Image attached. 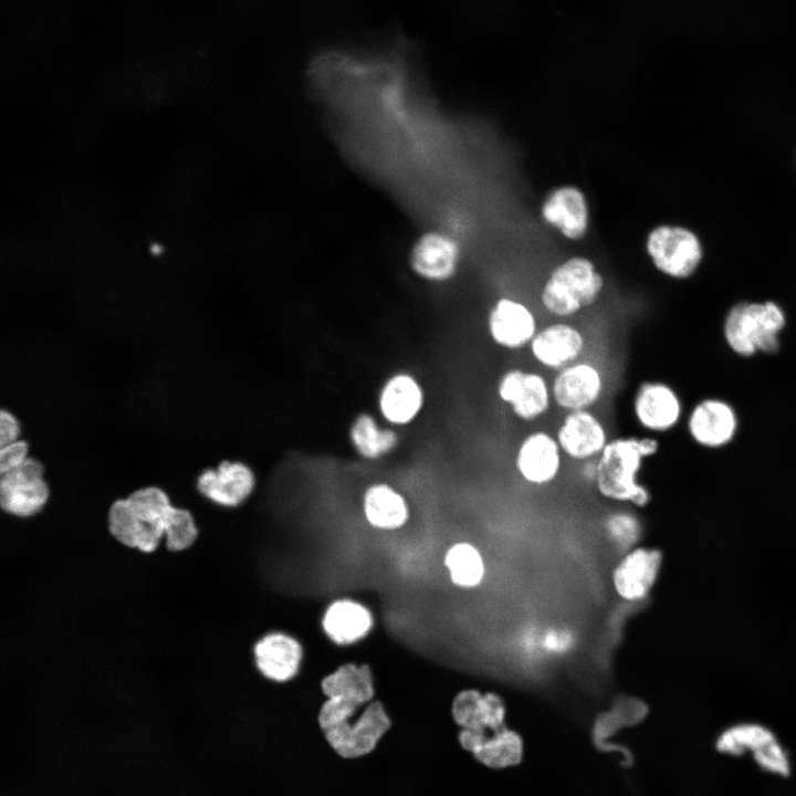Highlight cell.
<instances>
[{
	"mask_svg": "<svg viewBox=\"0 0 796 796\" xmlns=\"http://www.w3.org/2000/svg\"><path fill=\"white\" fill-rule=\"evenodd\" d=\"M172 509L170 496L161 488H137L111 503L107 509L108 531L122 545L153 553L165 540Z\"/></svg>",
	"mask_w": 796,
	"mask_h": 796,
	"instance_id": "obj_1",
	"label": "cell"
},
{
	"mask_svg": "<svg viewBox=\"0 0 796 796\" xmlns=\"http://www.w3.org/2000/svg\"><path fill=\"white\" fill-rule=\"evenodd\" d=\"M659 450L652 437L625 436L608 441L594 461V480L599 494L616 502L646 506L651 494L639 482V473L646 459Z\"/></svg>",
	"mask_w": 796,
	"mask_h": 796,
	"instance_id": "obj_2",
	"label": "cell"
},
{
	"mask_svg": "<svg viewBox=\"0 0 796 796\" xmlns=\"http://www.w3.org/2000/svg\"><path fill=\"white\" fill-rule=\"evenodd\" d=\"M604 284L590 259L572 256L551 272L541 291V304L549 315L569 318L593 305Z\"/></svg>",
	"mask_w": 796,
	"mask_h": 796,
	"instance_id": "obj_3",
	"label": "cell"
},
{
	"mask_svg": "<svg viewBox=\"0 0 796 796\" xmlns=\"http://www.w3.org/2000/svg\"><path fill=\"white\" fill-rule=\"evenodd\" d=\"M785 326L782 308L773 302L740 303L726 315L724 336L733 352L751 356L756 352L773 353Z\"/></svg>",
	"mask_w": 796,
	"mask_h": 796,
	"instance_id": "obj_4",
	"label": "cell"
},
{
	"mask_svg": "<svg viewBox=\"0 0 796 796\" xmlns=\"http://www.w3.org/2000/svg\"><path fill=\"white\" fill-rule=\"evenodd\" d=\"M51 499L43 464L28 458L20 467L0 478V506L11 516L30 519L40 514Z\"/></svg>",
	"mask_w": 796,
	"mask_h": 796,
	"instance_id": "obj_5",
	"label": "cell"
},
{
	"mask_svg": "<svg viewBox=\"0 0 796 796\" xmlns=\"http://www.w3.org/2000/svg\"><path fill=\"white\" fill-rule=\"evenodd\" d=\"M496 395L524 422L541 419L553 404L551 384L544 375L522 368H511L500 377Z\"/></svg>",
	"mask_w": 796,
	"mask_h": 796,
	"instance_id": "obj_6",
	"label": "cell"
},
{
	"mask_svg": "<svg viewBox=\"0 0 796 796\" xmlns=\"http://www.w3.org/2000/svg\"><path fill=\"white\" fill-rule=\"evenodd\" d=\"M390 719L380 701L369 703L360 716L323 731L332 750L342 758L355 760L370 754L390 727Z\"/></svg>",
	"mask_w": 796,
	"mask_h": 796,
	"instance_id": "obj_7",
	"label": "cell"
},
{
	"mask_svg": "<svg viewBox=\"0 0 796 796\" xmlns=\"http://www.w3.org/2000/svg\"><path fill=\"white\" fill-rule=\"evenodd\" d=\"M646 250L659 271L678 279L689 276L701 258L696 237L675 226L652 229L646 239Z\"/></svg>",
	"mask_w": 796,
	"mask_h": 796,
	"instance_id": "obj_8",
	"label": "cell"
},
{
	"mask_svg": "<svg viewBox=\"0 0 796 796\" xmlns=\"http://www.w3.org/2000/svg\"><path fill=\"white\" fill-rule=\"evenodd\" d=\"M551 389L553 404L561 410H588L601 399L605 379L593 362L579 359L556 371Z\"/></svg>",
	"mask_w": 796,
	"mask_h": 796,
	"instance_id": "obj_9",
	"label": "cell"
},
{
	"mask_svg": "<svg viewBox=\"0 0 796 796\" xmlns=\"http://www.w3.org/2000/svg\"><path fill=\"white\" fill-rule=\"evenodd\" d=\"M486 329L496 346L520 350L531 344L540 328L532 308L519 300L503 296L490 308Z\"/></svg>",
	"mask_w": 796,
	"mask_h": 796,
	"instance_id": "obj_10",
	"label": "cell"
},
{
	"mask_svg": "<svg viewBox=\"0 0 796 796\" xmlns=\"http://www.w3.org/2000/svg\"><path fill=\"white\" fill-rule=\"evenodd\" d=\"M555 437L563 454L584 463L595 460L609 441L605 423L590 409L566 412Z\"/></svg>",
	"mask_w": 796,
	"mask_h": 796,
	"instance_id": "obj_11",
	"label": "cell"
},
{
	"mask_svg": "<svg viewBox=\"0 0 796 796\" xmlns=\"http://www.w3.org/2000/svg\"><path fill=\"white\" fill-rule=\"evenodd\" d=\"M563 452L555 436L545 430H535L520 442L514 467L528 484L546 485L559 475Z\"/></svg>",
	"mask_w": 796,
	"mask_h": 796,
	"instance_id": "obj_12",
	"label": "cell"
},
{
	"mask_svg": "<svg viewBox=\"0 0 796 796\" xmlns=\"http://www.w3.org/2000/svg\"><path fill=\"white\" fill-rule=\"evenodd\" d=\"M255 475L240 461H221L217 468L203 470L197 478L198 493L222 507H237L253 492Z\"/></svg>",
	"mask_w": 796,
	"mask_h": 796,
	"instance_id": "obj_13",
	"label": "cell"
},
{
	"mask_svg": "<svg viewBox=\"0 0 796 796\" xmlns=\"http://www.w3.org/2000/svg\"><path fill=\"white\" fill-rule=\"evenodd\" d=\"M528 348L540 366L558 371L580 359L586 337L574 324L554 322L537 331Z\"/></svg>",
	"mask_w": 796,
	"mask_h": 796,
	"instance_id": "obj_14",
	"label": "cell"
},
{
	"mask_svg": "<svg viewBox=\"0 0 796 796\" xmlns=\"http://www.w3.org/2000/svg\"><path fill=\"white\" fill-rule=\"evenodd\" d=\"M633 416L641 428L662 433L675 427L682 416L677 391L662 381H643L632 400Z\"/></svg>",
	"mask_w": 796,
	"mask_h": 796,
	"instance_id": "obj_15",
	"label": "cell"
},
{
	"mask_svg": "<svg viewBox=\"0 0 796 796\" xmlns=\"http://www.w3.org/2000/svg\"><path fill=\"white\" fill-rule=\"evenodd\" d=\"M542 219L566 239H583L589 226V207L584 191L574 185L553 189L541 207Z\"/></svg>",
	"mask_w": 796,
	"mask_h": 796,
	"instance_id": "obj_16",
	"label": "cell"
},
{
	"mask_svg": "<svg viewBox=\"0 0 796 796\" xmlns=\"http://www.w3.org/2000/svg\"><path fill=\"white\" fill-rule=\"evenodd\" d=\"M662 565V554L656 548L638 547L630 551L614 570L616 591L624 599L637 601L652 589Z\"/></svg>",
	"mask_w": 796,
	"mask_h": 796,
	"instance_id": "obj_17",
	"label": "cell"
},
{
	"mask_svg": "<svg viewBox=\"0 0 796 796\" xmlns=\"http://www.w3.org/2000/svg\"><path fill=\"white\" fill-rule=\"evenodd\" d=\"M688 429L699 444L719 448L733 439L737 429L736 413L723 400L705 399L692 409Z\"/></svg>",
	"mask_w": 796,
	"mask_h": 796,
	"instance_id": "obj_18",
	"label": "cell"
},
{
	"mask_svg": "<svg viewBox=\"0 0 796 796\" xmlns=\"http://www.w3.org/2000/svg\"><path fill=\"white\" fill-rule=\"evenodd\" d=\"M253 652L259 671L277 682L287 681L297 673L303 656L298 641L282 632L262 637L256 641Z\"/></svg>",
	"mask_w": 796,
	"mask_h": 796,
	"instance_id": "obj_19",
	"label": "cell"
},
{
	"mask_svg": "<svg viewBox=\"0 0 796 796\" xmlns=\"http://www.w3.org/2000/svg\"><path fill=\"white\" fill-rule=\"evenodd\" d=\"M718 746L725 752H756L760 762L769 769H784L785 758H781V748L774 734L756 723H740L724 730L718 740Z\"/></svg>",
	"mask_w": 796,
	"mask_h": 796,
	"instance_id": "obj_20",
	"label": "cell"
},
{
	"mask_svg": "<svg viewBox=\"0 0 796 796\" xmlns=\"http://www.w3.org/2000/svg\"><path fill=\"white\" fill-rule=\"evenodd\" d=\"M423 405V391L417 379L400 373L390 377L380 391L379 408L391 423L406 425L419 413Z\"/></svg>",
	"mask_w": 796,
	"mask_h": 796,
	"instance_id": "obj_21",
	"label": "cell"
},
{
	"mask_svg": "<svg viewBox=\"0 0 796 796\" xmlns=\"http://www.w3.org/2000/svg\"><path fill=\"white\" fill-rule=\"evenodd\" d=\"M326 635L338 645H350L364 638L373 627V616L362 604L349 599L334 601L323 620Z\"/></svg>",
	"mask_w": 796,
	"mask_h": 796,
	"instance_id": "obj_22",
	"label": "cell"
},
{
	"mask_svg": "<svg viewBox=\"0 0 796 796\" xmlns=\"http://www.w3.org/2000/svg\"><path fill=\"white\" fill-rule=\"evenodd\" d=\"M364 513L373 526L381 530H396L408 520V506L405 499L387 484H374L364 495Z\"/></svg>",
	"mask_w": 796,
	"mask_h": 796,
	"instance_id": "obj_23",
	"label": "cell"
},
{
	"mask_svg": "<svg viewBox=\"0 0 796 796\" xmlns=\"http://www.w3.org/2000/svg\"><path fill=\"white\" fill-rule=\"evenodd\" d=\"M323 693L362 705L369 702L375 693L373 675L367 664L347 663L328 674L321 683Z\"/></svg>",
	"mask_w": 796,
	"mask_h": 796,
	"instance_id": "obj_24",
	"label": "cell"
},
{
	"mask_svg": "<svg viewBox=\"0 0 796 796\" xmlns=\"http://www.w3.org/2000/svg\"><path fill=\"white\" fill-rule=\"evenodd\" d=\"M350 440L356 451L366 459H377L391 451L398 438L395 431L380 428L376 420L367 415H359L352 425Z\"/></svg>",
	"mask_w": 796,
	"mask_h": 796,
	"instance_id": "obj_25",
	"label": "cell"
},
{
	"mask_svg": "<svg viewBox=\"0 0 796 796\" xmlns=\"http://www.w3.org/2000/svg\"><path fill=\"white\" fill-rule=\"evenodd\" d=\"M451 712L454 722L462 729H492L494 706L490 692L481 694L473 689L459 692L453 699Z\"/></svg>",
	"mask_w": 796,
	"mask_h": 796,
	"instance_id": "obj_26",
	"label": "cell"
},
{
	"mask_svg": "<svg viewBox=\"0 0 796 796\" xmlns=\"http://www.w3.org/2000/svg\"><path fill=\"white\" fill-rule=\"evenodd\" d=\"M444 565L452 583L462 588L478 586L485 573L480 552L470 543L452 545L444 556Z\"/></svg>",
	"mask_w": 796,
	"mask_h": 796,
	"instance_id": "obj_27",
	"label": "cell"
},
{
	"mask_svg": "<svg viewBox=\"0 0 796 796\" xmlns=\"http://www.w3.org/2000/svg\"><path fill=\"white\" fill-rule=\"evenodd\" d=\"M459 261V247L449 237L432 234L426 244V256L419 262L420 272L431 280L444 281L453 276Z\"/></svg>",
	"mask_w": 796,
	"mask_h": 796,
	"instance_id": "obj_28",
	"label": "cell"
},
{
	"mask_svg": "<svg viewBox=\"0 0 796 796\" xmlns=\"http://www.w3.org/2000/svg\"><path fill=\"white\" fill-rule=\"evenodd\" d=\"M523 744L520 735L507 729L495 731L473 753L482 764L493 768L513 766L522 760Z\"/></svg>",
	"mask_w": 796,
	"mask_h": 796,
	"instance_id": "obj_29",
	"label": "cell"
},
{
	"mask_svg": "<svg viewBox=\"0 0 796 796\" xmlns=\"http://www.w3.org/2000/svg\"><path fill=\"white\" fill-rule=\"evenodd\" d=\"M198 535L199 528L192 512L186 507L174 505L163 542L164 546L170 552H182L195 544Z\"/></svg>",
	"mask_w": 796,
	"mask_h": 796,
	"instance_id": "obj_30",
	"label": "cell"
},
{
	"mask_svg": "<svg viewBox=\"0 0 796 796\" xmlns=\"http://www.w3.org/2000/svg\"><path fill=\"white\" fill-rule=\"evenodd\" d=\"M606 530L610 540L621 548H630L641 535L640 521L627 511H617L608 515Z\"/></svg>",
	"mask_w": 796,
	"mask_h": 796,
	"instance_id": "obj_31",
	"label": "cell"
},
{
	"mask_svg": "<svg viewBox=\"0 0 796 796\" xmlns=\"http://www.w3.org/2000/svg\"><path fill=\"white\" fill-rule=\"evenodd\" d=\"M358 708L359 705L345 699H327L318 712V724L321 730L325 731L328 727L348 721Z\"/></svg>",
	"mask_w": 796,
	"mask_h": 796,
	"instance_id": "obj_32",
	"label": "cell"
},
{
	"mask_svg": "<svg viewBox=\"0 0 796 796\" xmlns=\"http://www.w3.org/2000/svg\"><path fill=\"white\" fill-rule=\"evenodd\" d=\"M29 446L24 440H17L0 447V474L20 467L29 457Z\"/></svg>",
	"mask_w": 796,
	"mask_h": 796,
	"instance_id": "obj_33",
	"label": "cell"
},
{
	"mask_svg": "<svg viewBox=\"0 0 796 796\" xmlns=\"http://www.w3.org/2000/svg\"><path fill=\"white\" fill-rule=\"evenodd\" d=\"M20 431L17 417L9 410L2 409L0 412V447L19 440Z\"/></svg>",
	"mask_w": 796,
	"mask_h": 796,
	"instance_id": "obj_34",
	"label": "cell"
},
{
	"mask_svg": "<svg viewBox=\"0 0 796 796\" xmlns=\"http://www.w3.org/2000/svg\"><path fill=\"white\" fill-rule=\"evenodd\" d=\"M488 735L483 730L462 729L459 733L461 746L472 754L482 745Z\"/></svg>",
	"mask_w": 796,
	"mask_h": 796,
	"instance_id": "obj_35",
	"label": "cell"
},
{
	"mask_svg": "<svg viewBox=\"0 0 796 796\" xmlns=\"http://www.w3.org/2000/svg\"><path fill=\"white\" fill-rule=\"evenodd\" d=\"M570 636L566 631H551L545 636L544 647L551 651H563L570 645Z\"/></svg>",
	"mask_w": 796,
	"mask_h": 796,
	"instance_id": "obj_36",
	"label": "cell"
}]
</instances>
